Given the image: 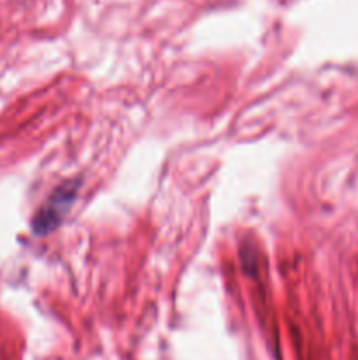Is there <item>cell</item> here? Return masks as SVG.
Listing matches in <instances>:
<instances>
[{
  "label": "cell",
  "instance_id": "1",
  "mask_svg": "<svg viewBox=\"0 0 358 360\" xmlns=\"http://www.w3.org/2000/svg\"><path fill=\"white\" fill-rule=\"evenodd\" d=\"M74 193H76V185L65 183L42 204V207L34 218V231L37 234H46V232H51L53 229L58 227L63 214L67 213L70 202H72Z\"/></svg>",
  "mask_w": 358,
  "mask_h": 360
}]
</instances>
